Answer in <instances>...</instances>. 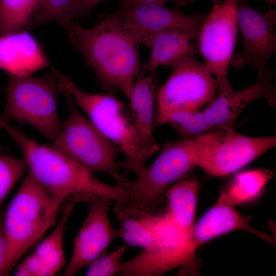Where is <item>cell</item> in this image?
Here are the masks:
<instances>
[{
	"label": "cell",
	"mask_w": 276,
	"mask_h": 276,
	"mask_svg": "<svg viewBox=\"0 0 276 276\" xmlns=\"http://www.w3.org/2000/svg\"><path fill=\"white\" fill-rule=\"evenodd\" d=\"M198 191L195 184L187 181L166 190V210L155 214L153 245L122 262L117 275L159 276L178 267L195 273L193 234Z\"/></svg>",
	"instance_id": "cell-1"
},
{
	"label": "cell",
	"mask_w": 276,
	"mask_h": 276,
	"mask_svg": "<svg viewBox=\"0 0 276 276\" xmlns=\"http://www.w3.org/2000/svg\"><path fill=\"white\" fill-rule=\"evenodd\" d=\"M72 47L91 68L102 87L120 90L128 99L142 70L139 47L114 12L87 28L72 21L62 27Z\"/></svg>",
	"instance_id": "cell-2"
},
{
	"label": "cell",
	"mask_w": 276,
	"mask_h": 276,
	"mask_svg": "<svg viewBox=\"0 0 276 276\" xmlns=\"http://www.w3.org/2000/svg\"><path fill=\"white\" fill-rule=\"evenodd\" d=\"M0 128L20 148L28 171L59 206L67 199L74 197L88 202L97 196L107 197L114 203L126 200V190L99 180L75 159L53 146L38 144L1 116Z\"/></svg>",
	"instance_id": "cell-3"
},
{
	"label": "cell",
	"mask_w": 276,
	"mask_h": 276,
	"mask_svg": "<svg viewBox=\"0 0 276 276\" xmlns=\"http://www.w3.org/2000/svg\"><path fill=\"white\" fill-rule=\"evenodd\" d=\"M228 131L217 128L198 137L165 144L152 164L132 181L126 200L113 204L118 219L153 213L166 189L196 166L202 150Z\"/></svg>",
	"instance_id": "cell-4"
},
{
	"label": "cell",
	"mask_w": 276,
	"mask_h": 276,
	"mask_svg": "<svg viewBox=\"0 0 276 276\" xmlns=\"http://www.w3.org/2000/svg\"><path fill=\"white\" fill-rule=\"evenodd\" d=\"M60 208L28 171L5 217L8 254L2 275H9L22 256L56 224Z\"/></svg>",
	"instance_id": "cell-5"
},
{
	"label": "cell",
	"mask_w": 276,
	"mask_h": 276,
	"mask_svg": "<svg viewBox=\"0 0 276 276\" xmlns=\"http://www.w3.org/2000/svg\"><path fill=\"white\" fill-rule=\"evenodd\" d=\"M61 91L66 93L72 100L88 117L95 126L113 143L125 156L119 163L126 173L136 176L145 170L136 143L131 118H129L124 103L110 94H100L86 92L78 87L68 76L59 72L51 65Z\"/></svg>",
	"instance_id": "cell-6"
},
{
	"label": "cell",
	"mask_w": 276,
	"mask_h": 276,
	"mask_svg": "<svg viewBox=\"0 0 276 276\" xmlns=\"http://www.w3.org/2000/svg\"><path fill=\"white\" fill-rule=\"evenodd\" d=\"M6 93L3 120L32 126L52 142L57 139L62 123L57 109L61 89L52 71L45 77L10 75Z\"/></svg>",
	"instance_id": "cell-7"
},
{
	"label": "cell",
	"mask_w": 276,
	"mask_h": 276,
	"mask_svg": "<svg viewBox=\"0 0 276 276\" xmlns=\"http://www.w3.org/2000/svg\"><path fill=\"white\" fill-rule=\"evenodd\" d=\"M61 93L68 105V115L62 123L60 133L52 146L93 173L108 174L116 185L127 190L132 181L120 170L117 158L121 152L118 146L80 112L66 93Z\"/></svg>",
	"instance_id": "cell-8"
},
{
	"label": "cell",
	"mask_w": 276,
	"mask_h": 276,
	"mask_svg": "<svg viewBox=\"0 0 276 276\" xmlns=\"http://www.w3.org/2000/svg\"><path fill=\"white\" fill-rule=\"evenodd\" d=\"M190 53L174 64L156 94L154 128L177 111L200 110L217 96L218 83L205 63Z\"/></svg>",
	"instance_id": "cell-9"
},
{
	"label": "cell",
	"mask_w": 276,
	"mask_h": 276,
	"mask_svg": "<svg viewBox=\"0 0 276 276\" xmlns=\"http://www.w3.org/2000/svg\"><path fill=\"white\" fill-rule=\"evenodd\" d=\"M238 0H224L213 5L202 22L198 35V47L218 83L217 94L232 89L227 73L237 39Z\"/></svg>",
	"instance_id": "cell-10"
},
{
	"label": "cell",
	"mask_w": 276,
	"mask_h": 276,
	"mask_svg": "<svg viewBox=\"0 0 276 276\" xmlns=\"http://www.w3.org/2000/svg\"><path fill=\"white\" fill-rule=\"evenodd\" d=\"M237 22L242 39V51L233 55L231 64L236 68L249 66L258 74L274 75L268 61L276 53V12L264 13L252 8L247 0H238Z\"/></svg>",
	"instance_id": "cell-11"
},
{
	"label": "cell",
	"mask_w": 276,
	"mask_h": 276,
	"mask_svg": "<svg viewBox=\"0 0 276 276\" xmlns=\"http://www.w3.org/2000/svg\"><path fill=\"white\" fill-rule=\"evenodd\" d=\"M276 145V137H250L228 131L201 152L196 166L208 175L223 177L246 166Z\"/></svg>",
	"instance_id": "cell-12"
},
{
	"label": "cell",
	"mask_w": 276,
	"mask_h": 276,
	"mask_svg": "<svg viewBox=\"0 0 276 276\" xmlns=\"http://www.w3.org/2000/svg\"><path fill=\"white\" fill-rule=\"evenodd\" d=\"M89 202L87 215L75 238L70 261L63 275L72 276L101 255L106 252L111 243L120 237L119 229L112 226L109 211L112 201L97 196Z\"/></svg>",
	"instance_id": "cell-13"
},
{
	"label": "cell",
	"mask_w": 276,
	"mask_h": 276,
	"mask_svg": "<svg viewBox=\"0 0 276 276\" xmlns=\"http://www.w3.org/2000/svg\"><path fill=\"white\" fill-rule=\"evenodd\" d=\"M114 12L135 40L147 47L154 35L169 30H182L198 38L200 28L207 15H189L178 9L157 5L120 7Z\"/></svg>",
	"instance_id": "cell-14"
},
{
	"label": "cell",
	"mask_w": 276,
	"mask_h": 276,
	"mask_svg": "<svg viewBox=\"0 0 276 276\" xmlns=\"http://www.w3.org/2000/svg\"><path fill=\"white\" fill-rule=\"evenodd\" d=\"M273 77V75L258 74V80L251 85L218 94L203 110L206 121L215 128L232 130L238 116L251 102L264 99L274 107L276 88L272 83Z\"/></svg>",
	"instance_id": "cell-15"
},
{
	"label": "cell",
	"mask_w": 276,
	"mask_h": 276,
	"mask_svg": "<svg viewBox=\"0 0 276 276\" xmlns=\"http://www.w3.org/2000/svg\"><path fill=\"white\" fill-rule=\"evenodd\" d=\"M154 74L136 79L128 100L138 152L142 162L159 150L153 134L156 94Z\"/></svg>",
	"instance_id": "cell-16"
},
{
	"label": "cell",
	"mask_w": 276,
	"mask_h": 276,
	"mask_svg": "<svg viewBox=\"0 0 276 276\" xmlns=\"http://www.w3.org/2000/svg\"><path fill=\"white\" fill-rule=\"evenodd\" d=\"M225 192L194 226L193 243L196 250L202 244L219 236L235 230H243L274 244L272 237L249 225L251 217L240 214Z\"/></svg>",
	"instance_id": "cell-17"
},
{
	"label": "cell",
	"mask_w": 276,
	"mask_h": 276,
	"mask_svg": "<svg viewBox=\"0 0 276 276\" xmlns=\"http://www.w3.org/2000/svg\"><path fill=\"white\" fill-rule=\"evenodd\" d=\"M51 64L42 48L28 31L0 36V70L10 75H30Z\"/></svg>",
	"instance_id": "cell-18"
},
{
	"label": "cell",
	"mask_w": 276,
	"mask_h": 276,
	"mask_svg": "<svg viewBox=\"0 0 276 276\" xmlns=\"http://www.w3.org/2000/svg\"><path fill=\"white\" fill-rule=\"evenodd\" d=\"M197 37L179 30H169L156 34L147 46L151 51L142 68L154 74L160 66L172 67L186 55L195 53L198 47L194 43Z\"/></svg>",
	"instance_id": "cell-19"
},
{
	"label": "cell",
	"mask_w": 276,
	"mask_h": 276,
	"mask_svg": "<svg viewBox=\"0 0 276 276\" xmlns=\"http://www.w3.org/2000/svg\"><path fill=\"white\" fill-rule=\"evenodd\" d=\"M83 201L79 197L70 198L55 227L34 251L42 261L44 276L55 275L65 265L64 236L66 224L76 204Z\"/></svg>",
	"instance_id": "cell-20"
},
{
	"label": "cell",
	"mask_w": 276,
	"mask_h": 276,
	"mask_svg": "<svg viewBox=\"0 0 276 276\" xmlns=\"http://www.w3.org/2000/svg\"><path fill=\"white\" fill-rule=\"evenodd\" d=\"M274 175L273 171L265 168L243 171L231 178L224 191L235 205L249 202L261 194Z\"/></svg>",
	"instance_id": "cell-21"
},
{
	"label": "cell",
	"mask_w": 276,
	"mask_h": 276,
	"mask_svg": "<svg viewBox=\"0 0 276 276\" xmlns=\"http://www.w3.org/2000/svg\"><path fill=\"white\" fill-rule=\"evenodd\" d=\"M42 0H0V36L21 30L39 10Z\"/></svg>",
	"instance_id": "cell-22"
},
{
	"label": "cell",
	"mask_w": 276,
	"mask_h": 276,
	"mask_svg": "<svg viewBox=\"0 0 276 276\" xmlns=\"http://www.w3.org/2000/svg\"><path fill=\"white\" fill-rule=\"evenodd\" d=\"M120 228V237L128 245L149 248L155 239L154 213L136 217L118 219Z\"/></svg>",
	"instance_id": "cell-23"
},
{
	"label": "cell",
	"mask_w": 276,
	"mask_h": 276,
	"mask_svg": "<svg viewBox=\"0 0 276 276\" xmlns=\"http://www.w3.org/2000/svg\"><path fill=\"white\" fill-rule=\"evenodd\" d=\"M79 0H42L36 14L25 27L29 31L49 22L63 27L77 15Z\"/></svg>",
	"instance_id": "cell-24"
},
{
	"label": "cell",
	"mask_w": 276,
	"mask_h": 276,
	"mask_svg": "<svg viewBox=\"0 0 276 276\" xmlns=\"http://www.w3.org/2000/svg\"><path fill=\"white\" fill-rule=\"evenodd\" d=\"M171 125L183 139H193L217 129L206 120L203 110L177 111L168 118L167 123Z\"/></svg>",
	"instance_id": "cell-25"
},
{
	"label": "cell",
	"mask_w": 276,
	"mask_h": 276,
	"mask_svg": "<svg viewBox=\"0 0 276 276\" xmlns=\"http://www.w3.org/2000/svg\"><path fill=\"white\" fill-rule=\"evenodd\" d=\"M27 169L23 157L0 154V206Z\"/></svg>",
	"instance_id": "cell-26"
},
{
	"label": "cell",
	"mask_w": 276,
	"mask_h": 276,
	"mask_svg": "<svg viewBox=\"0 0 276 276\" xmlns=\"http://www.w3.org/2000/svg\"><path fill=\"white\" fill-rule=\"evenodd\" d=\"M123 246L109 253H105L96 259L87 267L86 276H112L119 272L121 260L126 250Z\"/></svg>",
	"instance_id": "cell-27"
},
{
	"label": "cell",
	"mask_w": 276,
	"mask_h": 276,
	"mask_svg": "<svg viewBox=\"0 0 276 276\" xmlns=\"http://www.w3.org/2000/svg\"><path fill=\"white\" fill-rule=\"evenodd\" d=\"M14 274L18 276H44L41 259L33 253L17 265Z\"/></svg>",
	"instance_id": "cell-28"
},
{
	"label": "cell",
	"mask_w": 276,
	"mask_h": 276,
	"mask_svg": "<svg viewBox=\"0 0 276 276\" xmlns=\"http://www.w3.org/2000/svg\"><path fill=\"white\" fill-rule=\"evenodd\" d=\"M169 2L174 3V0H122L120 7H130L141 5H157L164 6Z\"/></svg>",
	"instance_id": "cell-29"
},
{
	"label": "cell",
	"mask_w": 276,
	"mask_h": 276,
	"mask_svg": "<svg viewBox=\"0 0 276 276\" xmlns=\"http://www.w3.org/2000/svg\"><path fill=\"white\" fill-rule=\"evenodd\" d=\"M8 254V244L3 226L0 228V275H2Z\"/></svg>",
	"instance_id": "cell-30"
},
{
	"label": "cell",
	"mask_w": 276,
	"mask_h": 276,
	"mask_svg": "<svg viewBox=\"0 0 276 276\" xmlns=\"http://www.w3.org/2000/svg\"><path fill=\"white\" fill-rule=\"evenodd\" d=\"M105 1L106 0H79L77 15L88 14L95 6Z\"/></svg>",
	"instance_id": "cell-31"
},
{
	"label": "cell",
	"mask_w": 276,
	"mask_h": 276,
	"mask_svg": "<svg viewBox=\"0 0 276 276\" xmlns=\"http://www.w3.org/2000/svg\"><path fill=\"white\" fill-rule=\"evenodd\" d=\"M197 0H187L186 5L191 4ZM213 5L218 4L221 3L220 0H211Z\"/></svg>",
	"instance_id": "cell-32"
},
{
	"label": "cell",
	"mask_w": 276,
	"mask_h": 276,
	"mask_svg": "<svg viewBox=\"0 0 276 276\" xmlns=\"http://www.w3.org/2000/svg\"><path fill=\"white\" fill-rule=\"evenodd\" d=\"M187 0H174V3L177 6H186Z\"/></svg>",
	"instance_id": "cell-33"
},
{
	"label": "cell",
	"mask_w": 276,
	"mask_h": 276,
	"mask_svg": "<svg viewBox=\"0 0 276 276\" xmlns=\"http://www.w3.org/2000/svg\"><path fill=\"white\" fill-rule=\"evenodd\" d=\"M266 3L269 6H271L276 3V0H265Z\"/></svg>",
	"instance_id": "cell-34"
},
{
	"label": "cell",
	"mask_w": 276,
	"mask_h": 276,
	"mask_svg": "<svg viewBox=\"0 0 276 276\" xmlns=\"http://www.w3.org/2000/svg\"><path fill=\"white\" fill-rule=\"evenodd\" d=\"M1 226H1V225H0V228H1Z\"/></svg>",
	"instance_id": "cell-35"
}]
</instances>
